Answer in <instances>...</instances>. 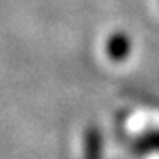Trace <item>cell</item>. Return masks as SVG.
<instances>
[{
	"mask_svg": "<svg viewBox=\"0 0 159 159\" xmlns=\"http://www.w3.org/2000/svg\"><path fill=\"white\" fill-rule=\"evenodd\" d=\"M83 154L85 159H101L102 134L97 125H89L83 133Z\"/></svg>",
	"mask_w": 159,
	"mask_h": 159,
	"instance_id": "2",
	"label": "cell"
},
{
	"mask_svg": "<svg viewBox=\"0 0 159 159\" xmlns=\"http://www.w3.org/2000/svg\"><path fill=\"white\" fill-rule=\"evenodd\" d=\"M104 51L108 55L110 60L113 62H124L133 51V39L127 32L117 30L113 34L108 35L106 44H104Z\"/></svg>",
	"mask_w": 159,
	"mask_h": 159,
	"instance_id": "1",
	"label": "cell"
},
{
	"mask_svg": "<svg viewBox=\"0 0 159 159\" xmlns=\"http://www.w3.org/2000/svg\"><path fill=\"white\" fill-rule=\"evenodd\" d=\"M131 150L136 156H147L150 152H159V129L147 131L131 143Z\"/></svg>",
	"mask_w": 159,
	"mask_h": 159,
	"instance_id": "3",
	"label": "cell"
}]
</instances>
